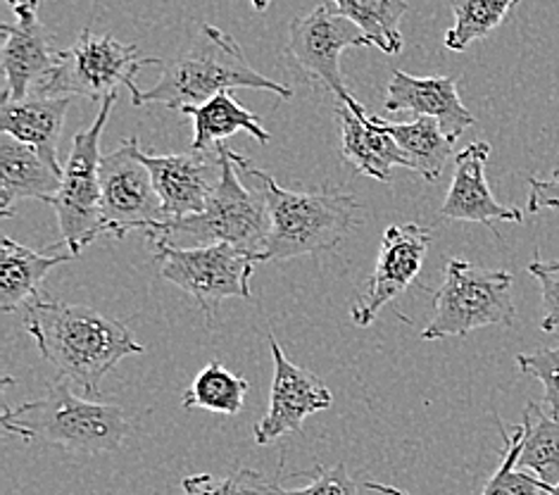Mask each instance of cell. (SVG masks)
I'll use <instances>...</instances> for the list:
<instances>
[{
	"instance_id": "ac0fdd59",
	"label": "cell",
	"mask_w": 559,
	"mask_h": 495,
	"mask_svg": "<svg viewBox=\"0 0 559 495\" xmlns=\"http://www.w3.org/2000/svg\"><path fill=\"white\" fill-rule=\"evenodd\" d=\"M383 108L389 113L433 117L455 139L476 125V117L462 105L457 82L452 76H415L395 70L385 89Z\"/></svg>"
},
{
	"instance_id": "484cf974",
	"label": "cell",
	"mask_w": 559,
	"mask_h": 495,
	"mask_svg": "<svg viewBox=\"0 0 559 495\" xmlns=\"http://www.w3.org/2000/svg\"><path fill=\"white\" fill-rule=\"evenodd\" d=\"M250 391L248 379L238 377L222 363H210L191 381L181 396V405L186 410H207L215 414H238L246 405V396Z\"/></svg>"
},
{
	"instance_id": "e0dca14e",
	"label": "cell",
	"mask_w": 559,
	"mask_h": 495,
	"mask_svg": "<svg viewBox=\"0 0 559 495\" xmlns=\"http://www.w3.org/2000/svg\"><path fill=\"white\" fill-rule=\"evenodd\" d=\"M336 117L341 122V160L357 174L385 184L393 179L395 167L409 169V160L383 127V117L369 115L365 108L353 110L345 103H336Z\"/></svg>"
},
{
	"instance_id": "e575fe53",
	"label": "cell",
	"mask_w": 559,
	"mask_h": 495,
	"mask_svg": "<svg viewBox=\"0 0 559 495\" xmlns=\"http://www.w3.org/2000/svg\"><path fill=\"white\" fill-rule=\"evenodd\" d=\"M270 3H272V0H250V5L255 10H267Z\"/></svg>"
},
{
	"instance_id": "ba28073f",
	"label": "cell",
	"mask_w": 559,
	"mask_h": 495,
	"mask_svg": "<svg viewBox=\"0 0 559 495\" xmlns=\"http://www.w3.org/2000/svg\"><path fill=\"white\" fill-rule=\"evenodd\" d=\"M159 274L198 303L207 322L226 298L252 300L250 279L260 258L231 244H205L183 248L169 240H153Z\"/></svg>"
},
{
	"instance_id": "d4e9b609",
	"label": "cell",
	"mask_w": 559,
	"mask_h": 495,
	"mask_svg": "<svg viewBox=\"0 0 559 495\" xmlns=\"http://www.w3.org/2000/svg\"><path fill=\"white\" fill-rule=\"evenodd\" d=\"M524 440L519 470L534 472L548 486L559 484V420L538 403L524 408Z\"/></svg>"
},
{
	"instance_id": "d6986e66",
	"label": "cell",
	"mask_w": 559,
	"mask_h": 495,
	"mask_svg": "<svg viewBox=\"0 0 559 495\" xmlns=\"http://www.w3.org/2000/svg\"><path fill=\"white\" fill-rule=\"evenodd\" d=\"M62 184V172L32 145L10 133H0V215L10 217L20 200H41L52 205Z\"/></svg>"
},
{
	"instance_id": "ffe728a7",
	"label": "cell",
	"mask_w": 559,
	"mask_h": 495,
	"mask_svg": "<svg viewBox=\"0 0 559 495\" xmlns=\"http://www.w3.org/2000/svg\"><path fill=\"white\" fill-rule=\"evenodd\" d=\"M70 105L72 96H44V93H32L22 101L3 98V105H0V131L32 145L52 167L62 172L64 165H60L58 141Z\"/></svg>"
},
{
	"instance_id": "f1b7e54d",
	"label": "cell",
	"mask_w": 559,
	"mask_h": 495,
	"mask_svg": "<svg viewBox=\"0 0 559 495\" xmlns=\"http://www.w3.org/2000/svg\"><path fill=\"white\" fill-rule=\"evenodd\" d=\"M278 479H270L255 470H238L229 476L195 474L181 481L183 495H274Z\"/></svg>"
},
{
	"instance_id": "30bf717a",
	"label": "cell",
	"mask_w": 559,
	"mask_h": 495,
	"mask_svg": "<svg viewBox=\"0 0 559 495\" xmlns=\"http://www.w3.org/2000/svg\"><path fill=\"white\" fill-rule=\"evenodd\" d=\"M353 46H371L367 36L362 34L357 24L322 0L308 15H300L288 24V38L284 46V56L298 67V70L312 79V82L322 84L334 93L338 103L350 105L353 110L365 108L353 91L348 89L341 72V56L345 48Z\"/></svg>"
},
{
	"instance_id": "277c9868",
	"label": "cell",
	"mask_w": 559,
	"mask_h": 495,
	"mask_svg": "<svg viewBox=\"0 0 559 495\" xmlns=\"http://www.w3.org/2000/svg\"><path fill=\"white\" fill-rule=\"evenodd\" d=\"M3 429L24 444H46L79 455H100L122 448L131 422L122 408L72 393L60 379L38 400L3 412Z\"/></svg>"
},
{
	"instance_id": "4316f807",
	"label": "cell",
	"mask_w": 559,
	"mask_h": 495,
	"mask_svg": "<svg viewBox=\"0 0 559 495\" xmlns=\"http://www.w3.org/2000/svg\"><path fill=\"white\" fill-rule=\"evenodd\" d=\"M519 0H450L452 22L445 32V48L462 52L469 44L486 38L508 20Z\"/></svg>"
},
{
	"instance_id": "cb8c5ba5",
	"label": "cell",
	"mask_w": 559,
	"mask_h": 495,
	"mask_svg": "<svg viewBox=\"0 0 559 495\" xmlns=\"http://www.w3.org/2000/svg\"><path fill=\"white\" fill-rule=\"evenodd\" d=\"M326 3L357 24L367 42L385 56H397L403 50L401 20L409 10L405 0H326Z\"/></svg>"
},
{
	"instance_id": "4dcf8cb0",
	"label": "cell",
	"mask_w": 559,
	"mask_h": 495,
	"mask_svg": "<svg viewBox=\"0 0 559 495\" xmlns=\"http://www.w3.org/2000/svg\"><path fill=\"white\" fill-rule=\"evenodd\" d=\"M274 495H362L359 493V484L350 476L348 467H314L310 484L305 488L286 491L282 484L276 486Z\"/></svg>"
},
{
	"instance_id": "8fae6325",
	"label": "cell",
	"mask_w": 559,
	"mask_h": 495,
	"mask_svg": "<svg viewBox=\"0 0 559 495\" xmlns=\"http://www.w3.org/2000/svg\"><path fill=\"white\" fill-rule=\"evenodd\" d=\"M139 139H127L117 151L103 153L100 160V205L105 236L124 238L129 232H151L165 222L151 172L139 157Z\"/></svg>"
},
{
	"instance_id": "5b68a950",
	"label": "cell",
	"mask_w": 559,
	"mask_h": 495,
	"mask_svg": "<svg viewBox=\"0 0 559 495\" xmlns=\"http://www.w3.org/2000/svg\"><path fill=\"white\" fill-rule=\"evenodd\" d=\"M217 155L222 163V177L217 189L207 198V205L198 215L183 220H165L145 232L153 240L189 238L191 246L205 244H231L255 252L262 262V250L270 238V210L267 198L260 189H250L241 181V167H238V153L217 145Z\"/></svg>"
},
{
	"instance_id": "9c48e42d",
	"label": "cell",
	"mask_w": 559,
	"mask_h": 495,
	"mask_svg": "<svg viewBox=\"0 0 559 495\" xmlns=\"http://www.w3.org/2000/svg\"><path fill=\"white\" fill-rule=\"evenodd\" d=\"M148 64H163L159 58H139L136 44H122L105 34L96 36L88 30L79 34L76 42L60 52V64L48 82L36 93L44 96H86L103 101L117 86L131 91V103L141 98L136 74Z\"/></svg>"
},
{
	"instance_id": "9a60e30c",
	"label": "cell",
	"mask_w": 559,
	"mask_h": 495,
	"mask_svg": "<svg viewBox=\"0 0 559 495\" xmlns=\"http://www.w3.org/2000/svg\"><path fill=\"white\" fill-rule=\"evenodd\" d=\"M490 157V145L486 141L469 143L455 157V172L448 196L443 200L441 215L455 222H476L486 229L496 232V222L522 224L524 212L519 208L502 205L492 196L486 179V163Z\"/></svg>"
},
{
	"instance_id": "d590c367",
	"label": "cell",
	"mask_w": 559,
	"mask_h": 495,
	"mask_svg": "<svg viewBox=\"0 0 559 495\" xmlns=\"http://www.w3.org/2000/svg\"><path fill=\"white\" fill-rule=\"evenodd\" d=\"M550 495H559V484H557V486H552V491H550Z\"/></svg>"
},
{
	"instance_id": "1f68e13d",
	"label": "cell",
	"mask_w": 559,
	"mask_h": 495,
	"mask_svg": "<svg viewBox=\"0 0 559 495\" xmlns=\"http://www.w3.org/2000/svg\"><path fill=\"white\" fill-rule=\"evenodd\" d=\"M528 274L536 276L543 298V331H555L559 327V260H531Z\"/></svg>"
},
{
	"instance_id": "d6a6232c",
	"label": "cell",
	"mask_w": 559,
	"mask_h": 495,
	"mask_svg": "<svg viewBox=\"0 0 559 495\" xmlns=\"http://www.w3.org/2000/svg\"><path fill=\"white\" fill-rule=\"evenodd\" d=\"M528 212H540V210H555L559 212V167L552 172V177L538 179L528 177Z\"/></svg>"
},
{
	"instance_id": "7c38bea8",
	"label": "cell",
	"mask_w": 559,
	"mask_h": 495,
	"mask_svg": "<svg viewBox=\"0 0 559 495\" xmlns=\"http://www.w3.org/2000/svg\"><path fill=\"white\" fill-rule=\"evenodd\" d=\"M431 232L419 224H391L381 236L374 274L357 291L350 315L357 327H369L393 298L409 288L419 274Z\"/></svg>"
},
{
	"instance_id": "3957f363",
	"label": "cell",
	"mask_w": 559,
	"mask_h": 495,
	"mask_svg": "<svg viewBox=\"0 0 559 495\" xmlns=\"http://www.w3.org/2000/svg\"><path fill=\"white\" fill-rule=\"evenodd\" d=\"M238 165L260 181L267 198L270 238L262 250V262H282L334 250L359 224V203L348 191H290L278 186L272 174L252 167L243 155H238Z\"/></svg>"
},
{
	"instance_id": "7402d4cb",
	"label": "cell",
	"mask_w": 559,
	"mask_h": 495,
	"mask_svg": "<svg viewBox=\"0 0 559 495\" xmlns=\"http://www.w3.org/2000/svg\"><path fill=\"white\" fill-rule=\"evenodd\" d=\"M186 117L193 119V151L207 153L226 139L236 137L238 131H248L262 145L270 143V131L262 127L260 117L246 110L243 105H238L231 91L217 93L215 98L198 105Z\"/></svg>"
},
{
	"instance_id": "f546056e",
	"label": "cell",
	"mask_w": 559,
	"mask_h": 495,
	"mask_svg": "<svg viewBox=\"0 0 559 495\" xmlns=\"http://www.w3.org/2000/svg\"><path fill=\"white\" fill-rule=\"evenodd\" d=\"M516 367L526 377H534L543 384V403L552 417L559 420V345L516 355Z\"/></svg>"
},
{
	"instance_id": "44dd1931",
	"label": "cell",
	"mask_w": 559,
	"mask_h": 495,
	"mask_svg": "<svg viewBox=\"0 0 559 495\" xmlns=\"http://www.w3.org/2000/svg\"><path fill=\"white\" fill-rule=\"evenodd\" d=\"M74 260L72 252H36L12 238H0V310L29 305L52 267Z\"/></svg>"
},
{
	"instance_id": "52a82bcc",
	"label": "cell",
	"mask_w": 559,
	"mask_h": 495,
	"mask_svg": "<svg viewBox=\"0 0 559 495\" xmlns=\"http://www.w3.org/2000/svg\"><path fill=\"white\" fill-rule=\"evenodd\" d=\"M117 98V93L105 96L93 125L74 133L72 153L62 169L60 191L56 200H52V210H56L62 236L60 246L68 248L74 258L82 256L84 248L91 246L98 236L108 234L105 232L100 205V139Z\"/></svg>"
},
{
	"instance_id": "2e32d148",
	"label": "cell",
	"mask_w": 559,
	"mask_h": 495,
	"mask_svg": "<svg viewBox=\"0 0 559 495\" xmlns=\"http://www.w3.org/2000/svg\"><path fill=\"white\" fill-rule=\"evenodd\" d=\"M0 30L8 36L3 48V98L22 101L32 96V89H41L58 70L62 50L56 48V36L38 17L3 24Z\"/></svg>"
},
{
	"instance_id": "5bb4252c",
	"label": "cell",
	"mask_w": 559,
	"mask_h": 495,
	"mask_svg": "<svg viewBox=\"0 0 559 495\" xmlns=\"http://www.w3.org/2000/svg\"><path fill=\"white\" fill-rule=\"evenodd\" d=\"M139 157L148 167L155 191L163 200L165 220H183L203 212L222 177L219 155L210 157L201 151L157 155L139 149Z\"/></svg>"
},
{
	"instance_id": "7a4b0ae2",
	"label": "cell",
	"mask_w": 559,
	"mask_h": 495,
	"mask_svg": "<svg viewBox=\"0 0 559 495\" xmlns=\"http://www.w3.org/2000/svg\"><path fill=\"white\" fill-rule=\"evenodd\" d=\"M157 84L141 93L134 105L157 103L179 115H189L198 105L215 98L222 91L255 89L276 93L278 98H290L293 91L284 84L258 72L246 58L236 38L219 26L201 24L189 48L177 52L171 60L159 64Z\"/></svg>"
},
{
	"instance_id": "603a6c76",
	"label": "cell",
	"mask_w": 559,
	"mask_h": 495,
	"mask_svg": "<svg viewBox=\"0 0 559 495\" xmlns=\"http://www.w3.org/2000/svg\"><path fill=\"white\" fill-rule=\"evenodd\" d=\"M395 143L409 160V169L419 172L426 181L441 179L450 155L455 153V137L433 117H417L415 122H389L383 119Z\"/></svg>"
},
{
	"instance_id": "8992f818",
	"label": "cell",
	"mask_w": 559,
	"mask_h": 495,
	"mask_svg": "<svg viewBox=\"0 0 559 495\" xmlns=\"http://www.w3.org/2000/svg\"><path fill=\"white\" fill-rule=\"evenodd\" d=\"M514 279L504 270H486L464 260H448L443 284L438 286L433 315L421 341L464 339L484 327H512L516 307Z\"/></svg>"
},
{
	"instance_id": "836d02e7",
	"label": "cell",
	"mask_w": 559,
	"mask_h": 495,
	"mask_svg": "<svg viewBox=\"0 0 559 495\" xmlns=\"http://www.w3.org/2000/svg\"><path fill=\"white\" fill-rule=\"evenodd\" d=\"M8 5L15 12L17 20L38 17V0H8Z\"/></svg>"
},
{
	"instance_id": "4fadbf2b",
	"label": "cell",
	"mask_w": 559,
	"mask_h": 495,
	"mask_svg": "<svg viewBox=\"0 0 559 495\" xmlns=\"http://www.w3.org/2000/svg\"><path fill=\"white\" fill-rule=\"evenodd\" d=\"M267 339L274 357V379L270 391V410L252 429L258 446L274 444V440L288 434H298L305 420L329 410L334 403V396L317 374L290 363L272 331H267Z\"/></svg>"
},
{
	"instance_id": "83f0119b",
	"label": "cell",
	"mask_w": 559,
	"mask_h": 495,
	"mask_svg": "<svg viewBox=\"0 0 559 495\" xmlns=\"http://www.w3.org/2000/svg\"><path fill=\"white\" fill-rule=\"evenodd\" d=\"M498 420V417H496ZM500 436L504 440V455L502 462L492 476L486 481L481 495H550L552 486L545 484L538 476H531L526 472H519V455H522V440H524V426L516 424L514 432H504L502 422L498 420Z\"/></svg>"
},
{
	"instance_id": "6da1fadb",
	"label": "cell",
	"mask_w": 559,
	"mask_h": 495,
	"mask_svg": "<svg viewBox=\"0 0 559 495\" xmlns=\"http://www.w3.org/2000/svg\"><path fill=\"white\" fill-rule=\"evenodd\" d=\"M24 325L58 377L74 381L88 396H98L100 381L124 357L143 353L127 325L86 305L36 296L26 305Z\"/></svg>"
}]
</instances>
